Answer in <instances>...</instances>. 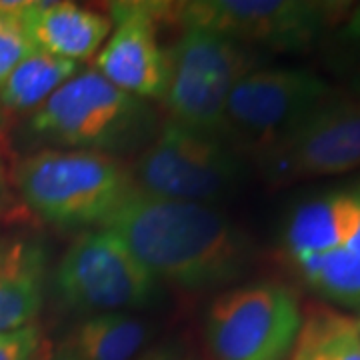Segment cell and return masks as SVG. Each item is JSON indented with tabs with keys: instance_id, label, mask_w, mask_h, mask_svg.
Returning <instances> with one entry per match:
<instances>
[{
	"instance_id": "13",
	"label": "cell",
	"mask_w": 360,
	"mask_h": 360,
	"mask_svg": "<svg viewBox=\"0 0 360 360\" xmlns=\"http://www.w3.org/2000/svg\"><path fill=\"white\" fill-rule=\"evenodd\" d=\"M20 22L34 49L77 65L94 58L112 30L108 14L68 0L26 2Z\"/></svg>"
},
{
	"instance_id": "24",
	"label": "cell",
	"mask_w": 360,
	"mask_h": 360,
	"mask_svg": "<svg viewBox=\"0 0 360 360\" xmlns=\"http://www.w3.org/2000/svg\"><path fill=\"white\" fill-rule=\"evenodd\" d=\"M4 246H6V243H4V238H2V234H0V252H2Z\"/></svg>"
},
{
	"instance_id": "1",
	"label": "cell",
	"mask_w": 360,
	"mask_h": 360,
	"mask_svg": "<svg viewBox=\"0 0 360 360\" xmlns=\"http://www.w3.org/2000/svg\"><path fill=\"white\" fill-rule=\"evenodd\" d=\"M101 229L115 234L158 283L184 290L226 288L252 266L250 238L217 206L134 188Z\"/></svg>"
},
{
	"instance_id": "19",
	"label": "cell",
	"mask_w": 360,
	"mask_h": 360,
	"mask_svg": "<svg viewBox=\"0 0 360 360\" xmlns=\"http://www.w3.org/2000/svg\"><path fill=\"white\" fill-rule=\"evenodd\" d=\"M42 347V330L37 322L0 333V360H34Z\"/></svg>"
},
{
	"instance_id": "21",
	"label": "cell",
	"mask_w": 360,
	"mask_h": 360,
	"mask_svg": "<svg viewBox=\"0 0 360 360\" xmlns=\"http://www.w3.org/2000/svg\"><path fill=\"white\" fill-rule=\"evenodd\" d=\"M136 360H179V354L174 352V348L158 347L141 354Z\"/></svg>"
},
{
	"instance_id": "6",
	"label": "cell",
	"mask_w": 360,
	"mask_h": 360,
	"mask_svg": "<svg viewBox=\"0 0 360 360\" xmlns=\"http://www.w3.org/2000/svg\"><path fill=\"white\" fill-rule=\"evenodd\" d=\"M348 2L322 0H193L168 2V22L200 26L252 51L304 52L342 25Z\"/></svg>"
},
{
	"instance_id": "8",
	"label": "cell",
	"mask_w": 360,
	"mask_h": 360,
	"mask_svg": "<svg viewBox=\"0 0 360 360\" xmlns=\"http://www.w3.org/2000/svg\"><path fill=\"white\" fill-rule=\"evenodd\" d=\"M300 326L298 296L274 281L232 286L205 314L206 345L214 360H286Z\"/></svg>"
},
{
	"instance_id": "17",
	"label": "cell",
	"mask_w": 360,
	"mask_h": 360,
	"mask_svg": "<svg viewBox=\"0 0 360 360\" xmlns=\"http://www.w3.org/2000/svg\"><path fill=\"white\" fill-rule=\"evenodd\" d=\"M80 65L34 51L14 66L0 84V108L11 112H34L51 94L77 75Z\"/></svg>"
},
{
	"instance_id": "7",
	"label": "cell",
	"mask_w": 360,
	"mask_h": 360,
	"mask_svg": "<svg viewBox=\"0 0 360 360\" xmlns=\"http://www.w3.org/2000/svg\"><path fill=\"white\" fill-rule=\"evenodd\" d=\"M130 172L142 193L214 206L238 191L245 165L226 141L165 120Z\"/></svg>"
},
{
	"instance_id": "10",
	"label": "cell",
	"mask_w": 360,
	"mask_h": 360,
	"mask_svg": "<svg viewBox=\"0 0 360 360\" xmlns=\"http://www.w3.org/2000/svg\"><path fill=\"white\" fill-rule=\"evenodd\" d=\"M336 92L309 68L258 66L232 89L222 139L240 156L252 158Z\"/></svg>"
},
{
	"instance_id": "23",
	"label": "cell",
	"mask_w": 360,
	"mask_h": 360,
	"mask_svg": "<svg viewBox=\"0 0 360 360\" xmlns=\"http://www.w3.org/2000/svg\"><path fill=\"white\" fill-rule=\"evenodd\" d=\"M51 360H80L78 356H75L68 348H60L54 356H52Z\"/></svg>"
},
{
	"instance_id": "18",
	"label": "cell",
	"mask_w": 360,
	"mask_h": 360,
	"mask_svg": "<svg viewBox=\"0 0 360 360\" xmlns=\"http://www.w3.org/2000/svg\"><path fill=\"white\" fill-rule=\"evenodd\" d=\"M25 6L26 2L18 0H0V84L26 54L34 51L20 22Z\"/></svg>"
},
{
	"instance_id": "14",
	"label": "cell",
	"mask_w": 360,
	"mask_h": 360,
	"mask_svg": "<svg viewBox=\"0 0 360 360\" xmlns=\"http://www.w3.org/2000/svg\"><path fill=\"white\" fill-rule=\"evenodd\" d=\"M49 258L37 243H6L0 252V333L37 321L46 288Z\"/></svg>"
},
{
	"instance_id": "15",
	"label": "cell",
	"mask_w": 360,
	"mask_h": 360,
	"mask_svg": "<svg viewBox=\"0 0 360 360\" xmlns=\"http://www.w3.org/2000/svg\"><path fill=\"white\" fill-rule=\"evenodd\" d=\"M148 333V324L130 312L90 314L72 330L65 348L80 360H132Z\"/></svg>"
},
{
	"instance_id": "4",
	"label": "cell",
	"mask_w": 360,
	"mask_h": 360,
	"mask_svg": "<svg viewBox=\"0 0 360 360\" xmlns=\"http://www.w3.org/2000/svg\"><path fill=\"white\" fill-rule=\"evenodd\" d=\"M14 184L25 205L56 229H101L136 186L115 156L42 148L18 162Z\"/></svg>"
},
{
	"instance_id": "12",
	"label": "cell",
	"mask_w": 360,
	"mask_h": 360,
	"mask_svg": "<svg viewBox=\"0 0 360 360\" xmlns=\"http://www.w3.org/2000/svg\"><path fill=\"white\" fill-rule=\"evenodd\" d=\"M112 30L92 68L116 89L146 103L162 101L168 56L160 44V26L168 22V2H112Z\"/></svg>"
},
{
	"instance_id": "9",
	"label": "cell",
	"mask_w": 360,
	"mask_h": 360,
	"mask_svg": "<svg viewBox=\"0 0 360 360\" xmlns=\"http://www.w3.org/2000/svg\"><path fill=\"white\" fill-rule=\"evenodd\" d=\"M262 180L288 186L360 168V96L336 92L252 156Z\"/></svg>"
},
{
	"instance_id": "3",
	"label": "cell",
	"mask_w": 360,
	"mask_h": 360,
	"mask_svg": "<svg viewBox=\"0 0 360 360\" xmlns=\"http://www.w3.org/2000/svg\"><path fill=\"white\" fill-rule=\"evenodd\" d=\"M278 252L310 292L360 310V182L314 194L288 212Z\"/></svg>"
},
{
	"instance_id": "5",
	"label": "cell",
	"mask_w": 360,
	"mask_h": 360,
	"mask_svg": "<svg viewBox=\"0 0 360 360\" xmlns=\"http://www.w3.org/2000/svg\"><path fill=\"white\" fill-rule=\"evenodd\" d=\"M180 28L176 42L167 49V86L160 103L170 116L168 120L222 139L232 89L250 70L262 66V56L200 26Z\"/></svg>"
},
{
	"instance_id": "20",
	"label": "cell",
	"mask_w": 360,
	"mask_h": 360,
	"mask_svg": "<svg viewBox=\"0 0 360 360\" xmlns=\"http://www.w3.org/2000/svg\"><path fill=\"white\" fill-rule=\"evenodd\" d=\"M340 39L347 42V46L350 52L356 56V60L360 63V6L356 8H350V13L342 22V32H340ZM360 96V94H356Z\"/></svg>"
},
{
	"instance_id": "25",
	"label": "cell",
	"mask_w": 360,
	"mask_h": 360,
	"mask_svg": "<svg viewBox=\"0 0 360 360\" xmlns=\"http://www.w3.org/2000/svg\"><path fill=\"white\" fill-rule=\"evenodd\" d=\"M356 321H359V328H360V319H356Z\"/></svg>"
},
{
	"instance_id": "11",
	"label": "cell",
	"mask_w": 360,
	"mask_h": 360,
	"mask_svg": "<svg viewBox=\"0 0 360 360\" xmlns=\"http://www.w3.org/2000/svg\"><path fill=\"white\" fill-rule=\"evenodd\" d=\"M54 286L70 309L89 314L132 312L153 307L160 283L115 234L82 231L60 257Z\"/></svg>"
},
{
	"instance_id": "2",
	"label": "cell",
	"mask_w": 360,
	"mask_h": 360,
	"mask_svg": "<svg viewBox=\"0 0 360 360\" xmlns=\"http://www.w3.org/2000/svg\"><path fill=\"white\" fill-rule=\"evenodd\" d=\"M28 134L46 148L120 158L139 155L160 127L155 106L80 68L28 116Z\"/></svg>"
},
{
	"instance_id": "16",
	"label": "cell",
	"mask_w": 360,
	"mask_h": 360,
	"mask_svg": "<svg viewBox=\"0 0 360 360\" xmlns=\"http://www.w3.org/2000/svg\"><path fill=\"white\" fill-rule=\"evenodd\" d=\"M286 360H360L359 321L328 304L302 312V326Z\"/></svg>"
},
{
	"instance_id": "22",
	"label": "cell",
	"mask_w": 360,
	"mask_h": 360,
	"mask_svg": "<svg viewBox=\"0 0 360 360\" xmlns=\"http://www.w3.org/2000/svg\"><path fill=\"white\" fill-rule=\"evenodd\" d=\"M8 202V182H6V174H4V167L0 162V208Z\"/></svg>"
}]
</instances>
